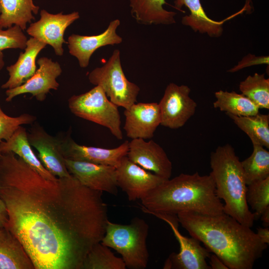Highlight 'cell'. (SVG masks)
Listing matches in <instances>:
<instances>
[{
    "instance_id": "obj_39",
    "label": "cell",
    "mask_w": 269,
    "mask_h": 269,
    "mask_svg": "<svg viewBox=\"0 0 269 269\" xmlns=\"http://www.w3.org/2000/svg\"><path fill=\"white\" fill-rule=\"evenodd\" d=\"M1 152L0 151V156H1Z\"/></svg>"
},
{
    "instance_id": "obj_1",
    "label": "cell",
    "mask_w": 269,
    "mask_h": 269,
    "mask_svg": "<svg viewBox=\"0 0 269 269\" xmlns=\"http://www.w3.org/2000/svg\"><path fill=\"white\" fill-rule=\"evenodd\" d=\"M102 194L71 174L45 179L13 152L1 153L5 227L22 243L35 269H82L106 232L108 206Z\"/></svg>"
},
{
    "instance_id": "obj_8",
    "label": "cell",
    "mask_w": 269,
    "mask_h": 269,
    "mask_svg": "<svg viewBox=\"0 0 269 269\" xmlns=\"http://www.w3.org/2000/svg\"><path fill=\"white\" fill-rule=\"evenodd\" d=\"M163 220L171 227L180 245L178 253H172L164 262V269H211L206 262L209 251L196 239L183 236L178 230L179 221L176 215L152 213Z\"/></svg>"
},
{
    "instance_id": "obj_25",
    "label": "cell",
    "mask_w": 269,
    "mask_h": 269,
    "mask_svg": "<svg viewBox=\"0 0 269 269\" xmlns=\"http://www.w3.org/2000/svg\"><path fill=\"white\" fill-rule=\"evenodd\" d=\"M249 137L253 144L269 148V115L260 113L253 116L227 114Z\"/></svg>"
},
{
    "instance_id": "obj_19",
    "label": "cell",
    "mask_w": 269,
    "mask_h": 269,
    "mask_svg": "<svg viewBox=\"0 0 269 269\" xmlns=\"http://www.w3.org/2000/svg\"><path fill=\"white\" fill-rule=\"evenodd\" d=\"M46 44L31 37L27 39L24 52H20L16 62L6 67L9 78L1 86L10 89L25 83L36 70V58Z\"/></svg>"
},
{
    "instance_id": "obj_2",
    "label": "cell",
    "mask_w": 269,
    "mask_h": 269,
    "mask_svg": "<svg viewBox=\"0 0 269 269\" xmlns=\"http://www.w3.org/2000/svg\"><path fill=\"white\" fill-rule=\"evenodd\" d=\"M176 215L191 236L202 242L229 269H252L268 247L250 227L224 212L209 215L182 212Z\"/></svg>"
},
{
    "instance_id": "obj_31",
    "label": "cell",
    "mask_w": 269,
    "mask_h": 269,
    "mask_svg": "<svg viewBox=\"0 0 269 269\" xmlns=\"http://www.w3.org/2000/svg\"><path fill=\"white\" fill-rule=\"evenodd\" d=\"M35 116L29 114H22L17 117H10L5 114L0 105V142L7 140L20 126L32 124Z\"/></svg>"
},
{
    "instance_id": "obj_12",
    "label": "cell",
    "mask_w": 269,
    "mask_h": 269,
    "mask_svg": "<svg viewBox=\"0 0 269 269\" xmlns=\"http://www.w3.org/2000/svg\"><path fill=\"white\" fill-rule=\"evenodd\" d=\"M116 170L118 186L126 193L130 201L140 200L166 180L134 163L127 155L122 158Z\"/></svg>"
},
{
    "instance_id": "obj_6",
    "label": "cell",
    "mask_w": 269,
    "mask_h": 269,
    "mask_svg": "<svg viewBox=\"0 0 269 269\" xmlns=\"http://www.w3.org/2000/svg\"><path fill=\"white\" fill-rule=\"evenodd\" d=\"M68 107L74 115L108 128L118 139L123 135L118 107L108 98L100 86L68 99Z\"/></svg>"
},
{
    "instance_id": "obj_27",
    "label": "cell",
    "mask_w": 269,
    "mask_h": 269,
    "mask_svg": "<svg viewBox=\"0 0 269 269\" xmlns=\"http://www.w3.org/2000/svg\"><path fill=\"white\" fill-rule=\"evenodd\" d=\"M253 145L251 155L241 161L247 185L269 177V151L262 145Z\"/></svg>"
},
{
    "instance_id": "obj_35",
    "label": "cell",
    "mask_w": 269,
    "mask_h": 269,
    "mask_svg": "<svg viewBox=\"0 0 269 269\" xmlns=\"http://www.w3.org/2000/svg\"><path fill=\"white\" fill-rule=\"evenodd\" d=\"M7 221V210L3 201L0 197V228L5 227Z\"/></svg>"
},
{
    "instance_id": "obj_30",
    "label": "cell",
    "mask_w": 269,
    "mask_h": 269,
    "mask_svg": "<svg viewBox=\"0 0 269 269\" xmlns=\"http://www.w3.org/2000/svg\"><path fill=\"white\" fill-rule=\"evenodd\" d=\"M246 201L254 211L255 219L269 209V177L247 185Z\"/></svg>"
},
{
    "instance_id": "obj_37",
    "label": "cell",
    "mask_w": 269,
    "mask_h": 269,
    "mask_svg": "<svg viewBox=\"0 0 269 269\" xmlns=\"http://www.w3.org/2000/svg\"><path fill=\"white\" fill-rule=\"evenodd\" d=\"M261 221L265 227H269V209L263 212L260 217Z\"/></svg>"
},
{
    "instance_id": "obj_5",
    "label": "cell",
    "mask_w": 269,
    "mask_h": 269,
    "mask_svg": "<svg viewBox=\"0 0 269 269\" xmlns=\"http://www.w3.org/2000/svg\"><path fill=\"white\" fill-rule=\"evenodd\" d=\"M148 228L143 219L136 217L127 225L108 220L101 243L119 253L126 268L144 269L149 258L146 245Z\"/></svg>"
},
{
    "instance_id": "obj_17",
    "label": "cell",
    "mask_w": 269,
    "mask_h": 269,
    "mask_svg": "<svg viewBox=\"0 0 269 269\" xmlns=\"http://www.w3.org/2000/svg\"><path fill=\"white\" fill-rule=\"evenodd\" d=\"M124 113V130L132 139L151 138L161 124L160 111L157 103H135L125 109Z\"/></svg>"
},
{
    "instance_id": "obj_24",
    "label": "cell",
    "mask_w": 269,
    "mask_h": 269,
    "mask_svg": "<svg viewBox=\"0 0 269 269\" xmlns=\"http://www.w3.org/2000/svg\"><path fill=\"white\" fill-rule=\"evenodd\" d=\"M165 0H130L131 13L138 23L169 25L176 22V13L163 8Z\"/></svg>"
},
{
    "instance_id": "obj_9",
    "label": "cell",
    "mask_w": 269,
    "mask_h": 269,
    "mask_svg": "<svg viewBox=\"0 0 269 269\" xmlns=\"http://www.w3.org/2000/svg\"><path fill=\"white\" fill-rule=\"evenodd\" d=\"M190 88L184 85L169 83L158 105L160 125L171 129L183 127L196 112V103L190 97Z\"/></svg>"
},
{
    "instance_id": "obj_20",
    "label": "cell",
    "mask_w": 269,
    "mask_h": 269,
    "mask_svg": "<svg viewBox=\"0 0 269 269\" xmlns=\"http://www.w3.org/2000/svg\"><path fill=\"white\" fill-rule=\"evenodd\" d=\"M1 153L12 152L45 179L55 180L58 177L48 171L35 155L29 143L27 132L22 126L19 127L6 140L0 142Z\"/></svg>"
},
{
    "instance_id": "obj_28",
    "label": "cell",
    "mask_w": 269,
    "mask_h": 269,
    "mask_svg": "<svg viewBox=\"0 0 269 269\" xmlns=\"http://www.w3.org/2000/svg\"><path fill=\"white\" fill-rule=\"evenodd\" d=\"M239 89L260 109H269V79L264 74L248 76L240 83Z\"/></svg>"
},
{
    "instance_id": "obj_7",
    "label": "cell",
    "mask_w": 269,
    "mask_h": 269,
    "mask_svg": "<svg viewBox=\"0 0 269 269\" xmlns=\"http://www.w3.org/2000/svg\"><path fill=\"white\" fill-rule=\"evenodd\" d=\"M88 80L95 86H101L109 100L118 107L127 109L136 102L140 88L126 77L119 49L113 51L102 66L91 71Z\"/></svg>"
},
{
    "instance_id": "obj_23",
    "label": "cell",
    "mask_w": 269,
    "mask_h": 269,
    "mask_svg": "<svg viewBox=\"0 0 269 269\" xmlns=\"http://www.w3.org/2000/svg\"><path fill=\"white\" fill-rule=\"evenodd\" d=\"M39 9L33 0H0V25L3 28L17 25L24 30Z\"/></svg>"
},
{
    "instance_id": "obj_38",
    "label": "cell",
    "mask_w": 269,
    "mask_h": 269,
    "mask_svg": "<svg viewBox=\"0 0 269 269\" xmlns=\"http://www.w3.org/2000/svg\"><path fill=\"white\" fill-rule=\"evenodd\" d=\"M4 64L3 54L2 52L0 51V70L3 68Z\"/></svg>"
},
{
    "instance_id": "obj_3",
    "label": "cell",
    "mask_w": 269,
    "mask_h": 269,
    "mask_svg": "<svg viewBox=\"0 0 269 269\" xmlns=\"http://www.w3.org/2000/svg\"><path fill=\"white\" fill-rule=\"evenodd\" d=\"M142 211L148 214L177 215L193 212L214 215L224 213L211 175L181 173L165 180L141 199Z\"/></svg>"
},
{
    "instance_id": "obj_18",
    "label": "cell",
    "mask_w": 269,
    "mask_h": 269,
    "mask_svg": "<svg viewBox=\"0 0 269 269\" xmlns=\"http://www.w3.org/2000/svg\"><path fill=\"white\" fill-rule=\"evenodd\" d=\"M120 23L118 19L111 21L107 29L98 35L85 36L72 34L69 36L67 42L69 52L77 59L81 68L88 66L91 56L99 48L122 42V37L117 33V29Z\"/></svg>"
},
{
    "instance_id": "obj_14",
    "label": "cell",
    "mask_w": 269,
    "mask_h": 269,
    "mask_svg": "<svg viewBox=\"0 0 269 269\" xmlns=\"http://www.w3.org/2000/svg\"><path fill=\"white\" fill-rule=\"evenodd\" d=\"M30 144L38 152L37 157L44 167L58 178L71 175L59 147L57 136L49 134L37 123H33L27 132Z\"/></svg>"
},
{
    "instance_id": "obj_10",
    "label": "cell",
    "mask_w": 269,
    "mask_h": 269,
    "mask_svg": "<svg viewBox=\"0 0 269 269\" xmlns=\"http://www.w3.org/2000/svg\"><path fill=\"white\" fill-rule=\"evenodd\" d=\"M40 19L31 23L26 32L31 37L50 45L58 56L63 54V44L67 43L64 34L67 28L80 17L78 12L64 14L62 12L56 14L48 12L45 9L40 12Z\"/></svg>"
},
{
    "instance_id": "obj_34",
    "label": "cell",
    "mask_w": 269,
    "mask_h": 269,
    "mask_svg": "<svg viewBox=\"0 0 269 269\" xmlns=\"http://www.w3.org/2000/svg\"><path fill=\"white\" fill-rule=\"evenodd\" d=\"M209 266L211 269H229L224 263L216 255H210Z\"/></svg>"
},
{
    "instance_id": "obj_13",
    "label": "cell",
    "mask_w": 269,
    "mask_h": 269,
    "mask_svg": "<svg viewBox=\"0 0 269 269\" xmlns=\"http://www.w3.org/2000/svg\"><path fill=\"white\" fill-rule=\"evenodd\" d=\"M37 64L39 68L25 83L6 90V102H10L17 96L27 93L31 94L37 101L42 102L51 90L58 89L59 84L56 79L62 72L59 63L51 58L42 57L37 60Z\"/></svg>"
},
{
    "instance_id": "obj_33",
    "label": "cell",
    "mask_w": 269,
    "mask_h": 269,
    "mask_svg": "<svg viewBox=\"0 0 269 269\" xmlns=\"http://www.w3.org/2000/svg\"><path fill=\"white\" fill-rule=\"evenodd\" d=\"M260 64H269V56H256L253 54H249L244 57L238 64L230 69L228 71L235 72L243 68L253 65Z\"/></svg>"
},
{
    "instance_id": "obj_22",
    "label": "cell",
    "mask_w": 269,
    "mask_h": 269,
    "mask_svg": "<svg viewBox=\"0 0 269 269\" xmlns=\"http://www.w3.org/2000/svg\"><path fill=\"white\" fill-rule=\"evenodd\" d=\"M174 3V7L178 10L185 6L190 11L189 15L182 18L183 25L190 27L195 32L207 34L212 37H218L222 34L223 24L228 18L218 21L209 17L200 0H175Z\"/></svg>"
},
{
    "instance_id": "obj_26",
    "label": "cell",
    "mask_w": 269,
    "mask_h": 269,
    "mask_svg": "<svg viewBox=\"0 0 269 269\" xmlns=\"http://www.w3.org/2000/svg\"><path fill=\"white\" fill-rule=\"evenodd\" d=\"M216 100L213 103L215 108L237 116H253L259 113L260 108L242 94L234 91L219 90L215 93Z\"/></svg>"
},
{
    "instance_id": "obj_15",
    "label": "cell",
    "mask_w": 269,
    "mask_h": 269,
    "mask_svg": "<svg viewBox=\"0 0 269 269\" xmlns=\"http://www.w3.org/2000/svg\"><path fill=\"white\" fill-rule=\"evenodd\" d=\"M66 166L82 184L94 190L116 195V167L111 165L65 159Z\"/></svg>"
},
{
    "instance_id": "obj_11",
    "label": "cell",
    "mask_w": 269,
    "mask_h": 269,
    "mask_svg": "<svg viewBox=\"0 0 269 269\" xmlns=\"http://www.w3.org/2000/svg\"><path fill=\"white\" fill-rule=\"evenodd\" d=\"M60 151L65 159L93 163L108 165L116 167L122 158L127 155L128 140L113 148L80 145L71 137L70 134L57 136Z\"/></svg>"
},
{
    "instance_id": "obj_21",
    "label": "cell",
    "mask_w": 269,
    "mask_h": 269,
    "mask_svg": "<svg viewBox=\"0 0 269 269\" xmlns=\"http://www.w3.org/2000/svg\"><path fill=\"white\" fill-rule=\"evenodd\" d=\"M0 269H35L22 243L5 227L0 228Z\"/></svg>"
},
{
    "instance_id": "obj_36",
    "label": "cell",
    "mask_w": 269,
    "mask_h": 269,
    "mask_svg": "<svg viewBox=\"0 0 269 269\" xmlns=\"http://www.w3.org/2000/svg\"><path fill=\"white\" fill-rule=\"evenodd\" d=\"M256 234L264 243L268 245L269 244V227L258 228Z\"/></svg>"
},
{
    "instance_id": "obj_4",
    "label": "cell",
    "mask_w": 269,
    "mask_h": 269,
    "mask_svg": "<svg viewBox=\"0 0 269 269\" xmlns=\"http://www.w3.org/2000/svg\"><path fill=\"white\" fill-rule=\"evenodd\" d=\"M210 164V174L215 183L216 194L224 202V212L251 228L255 217L246 201L247 185L234 148L228 143L218 146L211 153Z\"/></svg>"
},
{
    "instance_id": "obj_29",
    "label": "cell",
    "mask_w": 269,
    "mask_h": 269,
    "mask_svg": "<svg viewBox=\"0 0 269 269\" xmlns=\"http://www.w3.org/2000/svg\"><path fill=\"white\" fill-rule=\"evenodd\" d=\"M122 258L116 256L110 248L101 242L95 244L87 254L82 269H126Z\"/></svg>"
},
{
    "instance_id": "obj_16",
    "label": "cell",
    "mask_w": 269,
    "mask_h": 269,
    "mask_svg": "<svg viewBox=\"0 0 269 269\" xmlns=\"http://www.w3.org/2000/svg\"><path fill=\"white\" fill-rule=\"evenodd\" d=\"M127 156L132 161L164 179L172 174V165L164 150L152 140L132 139Z\"/></svg>"
},
{
    "instance_id": "obj_32",
    "label": "cell",
    "mask_w": 269,
    "mask_h": 269,
    "mask_svg": "<svg viewBox=\"0 0 269 269\" xmlns=\"http://www.w3.org/2000/svg\"><path fill=\"white\" fill-rule=\"evenodd\" d=\"M27 38L22 29L13 25L3 29L0 25V51L9 48L24 50L26 47Z\"/></svg>"
}]
</instances>
